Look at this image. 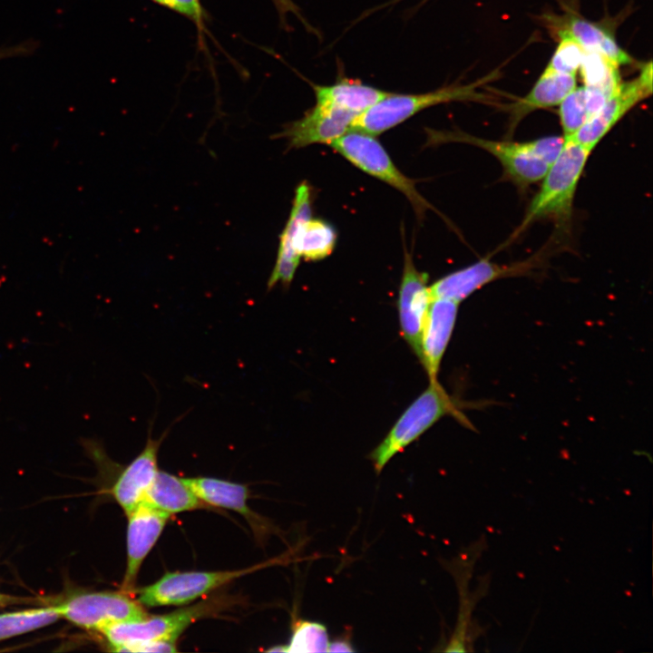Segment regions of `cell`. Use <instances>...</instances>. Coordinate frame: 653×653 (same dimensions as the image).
Segmentation results:
<instances>
[{
	"label": "cell",
	"instance_id": "obj_1",
	"mask_svg": "<svg viewBox=\"0 0 653 653\" xmlns=\"http://www.w3.org/2000/svg\"><path fill=\"white\" fill-rule=\"evenodd\" d=\"M336 242L334 227L323 219H312L311 188L306 181L301 182L296 189L290 215L280 235L270 279L288 285L302 257L307 261L323 259L333 252Z\"/></svg>",
	"mask_w": 653,
	"mask_h": 653
},
{
	"label": "cell",
	"instance_id": "obj_2",
	"mask_svg": "<svg viewBox=\"0 0 653 653\" xmlns=\"http://www.w3.org/2000/svg\"><path fill=\"white\" fill-rule=\"evenodd\" d=\"M474 407H480V404L462 401L448 394L438 380L430 381L428 387L404 410L386 436L371 452L369 458L376 473H380L395 454L444 416H452L464 427L473 429L463 409Z\"/></svg>",
	"mask_w": 653,
	"mask_h": 653
},
{
	"label": "cell",
	"instance_id": "obj_3",
	"mask_svg": "<svg viewBox=\"0 0 653 653\" xmlns=\"http://www.w3.org/2000/svg\"><path fill=\"white\" fill-rule=\"evenodd\" d=\"M590 153L572 140L564 139L559 156L549 166L540 190L510 240L539 220L549 219L563 229L570 226L577 187Z\"/></svg>",
	"mask_w": 653,
	"mask_h": 653
},
{
	"label": "cell",
	"instance_id": "obj_4",
	"mask_svg": "<svg viewBox=\"0 0 653 653\" xmlns=\"http://www.w3.org/2000/svg\"><path fill=\"white\" fill-rule=\"evenodd\" d=\"M482 81L465 84L443 87L418 94L389 93L372 107L357 115L351 129L371 135H378L402 123L417 112L429 107L450 102L485 101V96L477 90Z\"/></svg>",
	"mask_w": 653,
	"mask_h": 653
},
{
	"label": "cell",
	"instance_id": "obj_5",
	"mask_svg": "<svg viewBox=\"0 0 653 653\" xmlns=\"http://www.w3.org/2000/svg\"><path fill=\"white\" fill-rule=\"evenodd\" d=\"M427 140L429 144L463 142L488 151L499 161L507 178L521 189L541 180L549 168L541 160L544 152L542 138L527 141H496L459 131L428 130Z\"/></svg>",
	"mask_w": 653,
	"mask_h": 653
},
{
	"label": "cell",
	"instance_id": "obj_6",
	"mask_svg": "<svg viewBox=\"0 0 653 653\" xmlns=\"http://www.w3.org/2000/svg\"><path fill=\"white\" fill-rule=\"evenodd\" d=\"M330 146L356 168L402 192L419 219L434 210L417 190L415 181L399 171L374 135L350 129Z\"/></svg>",
	"mask_w": 653,
	"mask_h": 653
},
{
	"label": "cell",
	"instance_id": "obj_7",
	"mask_svg": "<svg viewBox=\"0 0 653 653\" xmlns=\"http://www.w3.org/2000/svg\"><path fill=\"white\" fill-rule=\"evenodd\" d=\"M219 604L218 601H203L162 615L112 622L99 632L112 650L117 652H124L129 646L141 642L177 640L190 624L217 610Z\"/></svg>",
	"mask_w": 653,
	"mask_h": 653
},
{
	"label": "cell",
	"instance_id": "obj_8",
	"mask_svg": "<svg viewBox=\"0 0 653 653\" xmlns=\"http://www.w3.org/2000/svg\"><path fill=\"white\" fill-rule=\"evenodd\" d=\"M268 564L234 570L167 572L154 583L135 590L134 593L142 606H180Z\"/></svg>",
	"mask_w": 653,
	"mask_h": 653
},
{
	"label": "cell",
	"instance_id": "obj_9",
	"mask_svg": "<svg viewBox=\"0 0 653 653\" xmlns=\"http://www.w3.org/2000/svg\"><path fill=\"white\" fill-rule=\"evenodd\" d=\"M132 595L122 590L78 592L55 605L61 618L77 627L99 631L110 623L140 619L148 615Z\"/></svg>",
	"mask_w": 653,
	"mask_h": 653
},
{
	"label": "cell",
	"instance_id": "obj_10",
	"mask_svg": "<svg viewBox=\"0 0 653 653\" xmlns=\"http://www.w3.org/2000/svg\"><path fill=\"white\" fill-rule=\"evenodd\" d=\"M652 93V64L643 65L638 76L621 83L616 92L604 102L572 136V140L592 151L611 129L638 102Z\"/></svg>",
	"mask_w": 653,
	"mask_h": 653
},
{
	"label": "cell",
	"instance_id": "obj_11",
	"mask_svg": "<svg viewBox=\"0 0 653 653\" xmlns=\"http://www.w3.org/2000/svg\"><path fill=\"white\" fill-rule=\"evenodd\" d=\"M432 300L428 275L416 268L412 255L404 250L397 301L399 324L401 335L419 359L422 331Z\"/></svg>",
	"mask_w": 653,
	"mask_h": 653
},
{
	"label": "cell",
	"instance_id": "obj_12",
	"mask_svg": "<svg viewBox=\"0 0 653 653\" xmlns=\"http://www.w3.org/2000/svg\"><path fill=\"white\" fill-rule=\"evenodd\" d=\"M357 115L333 103L316 101L305 115L284 127L275 136L288 141L289 148H302L315 143L331 144L351 129Z\"/></svg>",
	"mask_w": 653,
	"mask_h": 653
},
{
	"label": "cell",
	"instance_id": "obj_13",
	"mask_svg": "<svg viewBox=\"0 0 653 653\" xmlns=\"http://www.w3.org/2000/svg\"><path fill=\"white\" fill-rule=\"evenodd\" d=\"M533 267L532 261L500 265L484 258L438 279L430 286L431 296L460 303L492 281L526 274Z\"/></svg>",
	"mask_w": 653,
	"mask_h": 653
},
{
	"label": "cell",
	"instance_id": "obj_14",
	"mask_svg": "<svg viewBox=\"0 0 653 653\" xmlns=\"http://www.w3.org/2000/svg\"><path fill=\"white\" fill-rule=\"evenodd\" d=\"M170 516L145 502L127 515V563L122 590L134 594L141 563L161 536Z\"/></svg>",
	"mask_w": 653,
	"mask_h": 653
},
{
	"label": "cell",
	"instance_id": "obj_15",
	"mask_svg": "<svg viewBox=\"0 0 653 653\" xmlns=\"http://www.w3.org/2000/svg\"><path fill=\"white\" fill-rule=\"evenodd\" d=\"M166 434L168 431L161 438L153 439L149 430L144 448L122 469L112 485V495L126 515L143 502L159 471L158 453Z\"/></svg>",
	"mask_w": 653,
	"mask_h": 653
},
{
	"label": "cell",
	"instance_id": "obj_16",
	"mask_svg": "<svg viewBox=\"0 0 653 653\" xmlns=\"http://www.w3.org/2000/svg\"><path fill=\"white\" fill-rule=\"evenodd\" d=\"M459 304L446 298H434L430 304L422 331L419 359L429 382L438 380L440 365L456 323Z\"/></svg>",
	"mask_w": 653,
	"mask_h": 653
},
{
	"label": "cell",
	"instance_id": "obj_17",
	"mask_svg": "<svg viewBox=\"0 0 653 653\" xmlns=\"http://www.w3.org/2000/svg\"><path fill=\"white\" fill-rule=\"evenodd\" d=\"M187 483L203 502L212 506L235 511L244 516L255 529L264 528L262 519L248 506L249 489L246 485L212 477L185 478Z\"/></svg>",
	"mask_w": 653,
	"mask_h": 653
},
{
	"label": "cell",
	"instance_id": "obj_18",
	"mask_svg": "<svg viewBox=\"0 0 653 653\" xmlns=\"http://www.w3.org/2000/svg\"><path fill=\"white\" fill-rule=\"evenodd\" d=\"M577 87L575 74L542 73L531 91L509 106L510 128L513 132L529 113L559 105Z\"/></svg>",
	"mask_w": 653,
	"mask_h": 653
},
{
	"label": "cell",
	"instance_id": "obj_19",
	"mask_svg": "<svg viewBox=\"0 0 653 653\" xmlns=\"http://www.w3.org/2000/svg\"><path fill=\"white\" fill-rule=\"evenodd\" d=\"M143 502L170 515L192 511L203 505L185 478L160 470L146 492Z\"/></svg>",
	"mask_w": 653,
	"mask_h": 653
},
{
	"label": "cell",
	"instance_id": "obj_20",
	"mask_svg": "<svg viewBox=\"0 0 653 653\" xmlns=\"http://www.w3.org/2000/svg\"><path fill=\"white\" fill-rule=\"evenodd\" d=\"M316 101L333 103L356 115L364 112L389 93L354 80L342 79L331 85L312 84Z\"/></svg>",
	"mask_w": 653,
	"mask_h": 653
},
{
	"label": "cell",
	"instance_id": "obj_21",
	"mask_svg": "<svg viewBox=\"0 0 653 653\" xmlns=\"http://www.w3.org/2000/svg\"><path fill=\"white\" fill-rule=\"evenodd\" d=\"M558 32L573 38L585 52L599 54L617 66L633 62L629 54L616 42L606 30L587 20L571 17Z\"/></svg>",
	"mask_w": 653,
	"mask_h": 653
},
{
	"label": "cell",
	"instance_id": "obj_22",
	"mask_svg": "<svg viewBox=\"0 0 653 653\" xmlns=\"http://www.w3.org/2000/svg\"><path fill=\"white\" fill-rule=\"evenodd\" d=\"M61 619L57 606L28 609L0 614V640L49 626Z\"/></svg>",
	"mask_w": 653,
	"mask_h": 653
},
{
	"label": "cell",
	"instance_id": "obj_23",
	"mask_svg": "<svg viewBox=\"0 0 653 653\" xmlns=\"http://www.w3.org/2000/svg\"><path fill=\"white\" fill-rule=\"evenodd\" d=\"M618 67L597 53L585 52L580 66L586 87H599L614 93L621 83Z\"/></svg>",
	"mask_w": 653,
	"mask_h": 653
},
{
	"label": "cell",
	"instance_id": "obj_24",
	"mask_svg": "<svg viewBox=\"0 0 653 653\" xmlns=\"http://www.w3.org/2000/svg\"><path fill=\"white\" fill-rule=\"evenodd\" d=\"M328 634L325 625L316 621L297 620L292 627L285 652H327Z\"/></svg>",
	"mask_w": 653,
	"mask_h": 653
},
{
	"label": "cell",
	"instance_id": "obj_25",
	"mask_svg": "<svg viewBox=\"0 0 653 653\" xmlns=\"http://www.w3.org/2000/svg\"><path fill=\"white\" fill-rule=\"evenodd\" d=\"M559 105L562 137L567 139L572 136L589 119L584 87H576Z\"/></svg>",
	"mask_w": 653,
	"mask_h": 653
},
{
	"label": "cell",
	"instance_id": "obj_26",
	"mask_svg": "<svg viewBox=\"0 0 653 653\" xmlns=\"http://www.w3.org/2000/svg\"><path fill=\"white\" fill-rule=\"evenodd\" d=\"M558 34L559 44L542 73L576 74L580 69L584 50L567 34L558 32Z\"/></svg>",
	"mask_w": 653,
	"mask_h": 653
},
{
	"label": "cell",
	"instance_id": "obj_27",
	"mask_svg": "<svg viewBox=\"0 0 653 653\" xmlns=\"http://www.w3.org/2000/svg\"><path fill=\"white\" fill-rule=\"evenodd\" d=\"M191 20L200 31H203L205 12L200 0H151Z\"/></svg>",
	"mask_w": 653,
	"mask_h": 653
},
{
	"label": "cell",
	"instance_id": "obj_28",
	"mask_svg": "<svg viewBox=\"0 0 653 653\" xmlns=\"http://www.w3.org/2000/svg\"><path fill=\"white\" fill-rule=\"evenodd\" d=\"M176 641L173 639H159L136 643L126 648L124 652H176Z\"/></svg>",
	"mask_w": 653,
	"mask_h": 653
},
{
	"label": "cell",
	"instance_id": "obj_29",
	"mask_svg": "<svg viewBox=\"0 0 653 653\" xmlns=\"http://www.w3.org/2000/svg\"><path fill=\"white\" fill-rule=\"evenodd\" d=\"M272 2L279 14L281 21L285 23L287 15L288 13H292L308 28V30L314 32L313 27L303 17L298 6L292 0H272Z\"/></svg>",
	"mask_w": 653,
	"mask_h": 653
},
{
	"label": "cell",
	"instance_id": "obj_30",
	"mask_svg": "<svg viewBox=\"0 0 653 653\" xmlns=\"http://www.w3.org/2000/svg\"><path fill=\"white\" fill-rule=\"evenodd\" d=\"M34 50L33 43H24L14 46L0 49V59L26 55Z\"/></svg>",
	"mask_w": 653,
	"mask_h": 653
},
{
	"label": "cell",
	"instance_id": "obj_31",
	"mask_svg": "<svg viewBox=\"0 0 653 653\" xmlns=\"http://www.w3.org/2000/svg\"><path fill=\"white\" fill-rule=\"evenodd\" d=\"M355 648L348 638H339L330 642L327 652H354Z\"/></svg>",
	"mask_w": 653,
	"mask_h": 653
},
{
	"label": "cell",
	"instance_id": "obj_32",
	"mask_svg": "<svg viewBox=\"0 0 653 653\" xmlns=\"http://www.w3.org/2000/svg\"><path fill=\"white\" fill-rule=\"evenodd\" d=\"M24 599L19 597L4 594L0 592V608L24 603Z\"/></svg>",
	"mask_w": 653,
	"mask_h": 653
}]
</instances>
